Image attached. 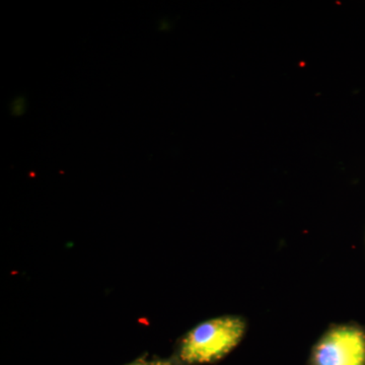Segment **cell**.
<instances>
[{
	"label": "cell",
	"instance_id": "6da1fadb",
	"mask_svg": "<svg viewBox=\"0 0 365 365\" xmlns=\"http://www.w3.org/2000/svg\"><path fill=\"white\" fill-rule=\"evenodd\" d=\"M246 328V321L239 316H222L204 321L182 337L178 357L186 365L212 364L237 347Z\"/></svg>",
	"mask_w": 365,
	"mask_h": 365
},
{
	"label": "cell",
	"instance_id": "7a4b0ae2",
	"mask_svg": "<svg viewBox=\"0 0 365 365\" xmlns=\"http://www.w3.org/2000/svg\"><path fill=\"white\" fill-rule=\"evenodd\" d=\"M313 365H365V331L354 325L336 326L314 346Z\"/></svg>",
	"mask_w": 365,
	"mask_h": 365
},
{
	"label": "cell",
	"instance_id": "3957f363",
	"mask_svg": "<svg viewBox=\"0 0 365 365\" xmlns=\"http://www.w3.org/2000/svg\"><path fill=\"white\" fill-rule=\"evenodd\" d=\"M127 365H148V360L145 359H137L135 361Z\"/></svg>",
	"mask_w": 365,
	"mask_h": 365
}]
</instances>
